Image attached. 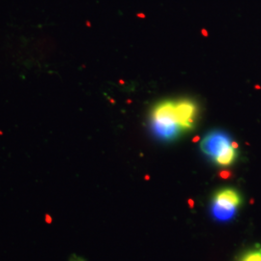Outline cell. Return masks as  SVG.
<instances>
[{
	"label": "cell",
	"mask_w": 261,
	"mask_h": 261,
	"mask_svg": "<svg viewBox=\"0 0 261 261\" xmlns=\"http://www.w3.org/2000/svg\"><path fill=\"white\" fill-rule=\"evenodd\" d=\"M150 124L154 134L161 140H175L183 133L175 111V101L165 100L157 103L150 114Z\"/></svg>",
	"instance_id": "7a4b0ae2"
},
{
	"label": "cell",
	"mask_w": 261,
	"mask_h": 261,
	"mask_svg": "<svg viewBox=\"0 0 261 261\" xmlns=\"http://www.w3.org/2000/svg\"><path fill=\"white\" fill-rule=\"evenodd\" d=\"M200 149L219 167L232 166L238 157L237 146L224 132L213 130L200 142Z\"/></svg>",
	"instance_id": "6da1fadb"
},
{
	"label": "cell",
	"mask_w": 261,
	"mask_h": 261,
	"mask_svg": "<svg viewBox=\"0 0 261 261\" xmlns=\"http://www.w3.org/2000/svg\"><path fill=\"white\" fill-rule=\"evenodd\" d=\"M239 261H261V247L255 246L243 253Z\"/></svg>",
	"instance_id": "5b68a950"
},
{
	"label": "cell",
	"mask_w": 261,
	"mask_h": 261,
	"mask_svg": "<svg viewBox=\"0 0 261 261\" xmlns=\"http://www.w3.org/2000/svg\"><path fill=\"white\" fill-rule=\"evenodd\" d=\"M175 111L182 132L193 130L198 114V108L195 101L191 99L177 100L175 101Z\"/></svg>",
	"instance_id": "277c9868"
},
{
	"label": "cell",
	"mask_w": 261,
	"mask_h": 261,
	"mask_svg": "<svg viewBox=\"0 0 261 261\" xmlns=\"http://www.w3.org/2000/svg\"><path fill=\"white\" fill-rule=\"evenodd\" d=\"M242 204V196L233 188L219 190L213 196V213L221 221H228L233 218Z\"/></svg>",
	"instance_id": "3957f363"
}]
</instances>
